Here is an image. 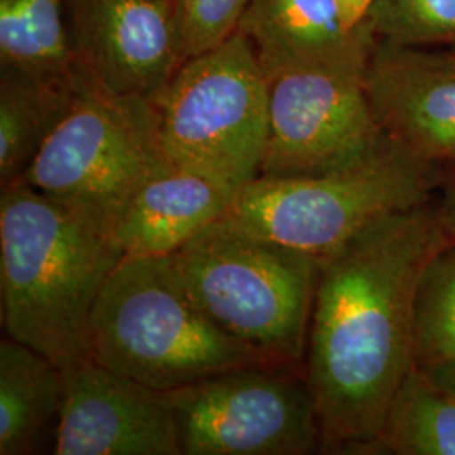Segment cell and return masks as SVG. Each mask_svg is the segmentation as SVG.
<instances>
[{
	"instance_id": "obj_1",
	"label": "cell",
	"mask_w": 455,
	"mask_h": 455,
	"mask_svg": "<svg viewBox=\"0 0 455 455\" xmlns=\"http://www.w3.org/2000/svg\"><path fill=\"white\" fill-rule=\"evenodd\" d=\"M447 242L427 203L374 221L319 260L304 373L325 452L373 454L411 366L419 280Z\"/></svg>"
},
{
	"instance_id": "obj_2",
	"label": "cell",
	"mask_w": 455,
	"mask_h": 455,
	"mask_svg": "<svg viewBox=\"0 0 455 455\" xmlns=\"http://www.w3.org/2000/svg\"><path fill=\"white\" fill-rule=\"evenodd\" d=\"M125 253L115 236L16 182L0 193L2 325L66 368L88 359L98 297Z\"/></svg>"
},
{
	"instance_id": "obj_3",
	"label": "cell",
	"mask_w": 455,
	"mask_h": 455,
	"mask_svg": "<svg viewBox=\"0 0 455 455\" xmlns=\"http://www.w3.org/2000/svg\"><path fill=\"white\" fill-rule=\"evenodd\" d=\"M88 356L152 390L268 364L196 306L171 257H124L98 297Z\"/></svg>"
},
{
	"instance_id": "obj_4",
	"label": "cell",
	"mask_w": 455,
	"mask_h": 455,
	"mask_svg": "<svg viewBox=\"0 0 455 455\" xmlns=\"http://www.w3.org/2000/svg\"><path fill=\"white\" fill-rule=\"evenodd\" d=\"M172 259L196 306L223 332L275 366L304 368L319 261L225 220Z\"/></svg>"
},
{
	"instance_id": "obj_5",
	"label": "cell",
	"mask_w": 455,
	"mask_h": 455,
	"mask_svg": "<svg viewBox=\"0 0 455 455\" xmlns=\"http://www.w3.org/2000/svg\"><path fill=\"white\" fill-rule=\"evenodd\" d=\"M440 180L439 165L387 137L363 161L332 172L259 176L235 195L221 220L319 261L374 221L430 203Z\"/></svg>"
},
{
	"instance_id": "obj_6",
	"label": "cell",
	"mask_w": 455,
	"mask_h": 455,
	"mask_svg": "<svg viewBox=\"0 0 455 455\" xmlns=\"http://www.w3.org/2000/svg\"><path fill=\"white\" fill-rule=\"evenodd\" d=\"M148 101L167 163L236 193L260 176L268 78L243 33L184 61Z\"/></svg>"
},
{
	"instance_id": "obj_7",
	"label": "cell",
	"mask_w": 455,
	"mask_h": 455,
	"mask_svg": "<svg viewBox=\"0 0 455 455\" xmlns=\"http://www.w3.org/2000/svg\"><path fill=\"white\" fill-rule=\"evenodd\" d=\"M165 164L150 101L80 75L69 112L19 182L115 236L132 197Z\"/></svg>"
},
{
	"instance_id": "obj_8",
	"label": "cell",
	"mask_w": 455,
	"mask_h": 455,
	"mask_svg": "<svg viewBox=\"0 0 455 455\" xmlns=\"http://www.w3.org/2000/svg\"><path fill=\"white\" fill-rule=\"evenodd\" d=\"M182 455H304L321 430L304 368L246 366L167 391Z\"/></svg>"
},
{
	"instance_id": "obj_9",
	"label": "cell",
	"mask_w": 455,
	"mask_h": 455,
	"mask_svg": "<svg viewBox=\"0 0 455 455\" xmlns=\"http://www.w3.org/2000/svg\"><path fill=\"white\" fill-rule=\"evenodd\" d=\"M366 69L310 66L268 78L265 178L332 172L387 140L364 88Z\"/></svg>"
},
{
	"instance_id": "obj_10",
	"label": "cell",
	"mask_w": 455,
	"mask_h": 455,
	"mask_svg": "<svg viewBox=\"0 0 455 455\" xmlns=\"http://www.w3.org/2000/svg\"><path fill=\"white\" fill-rule=\"evenodd\" d=\"M78 75L124 98L156 97L182 66L174 0H71Z\"/></svg>"
},
{
	"instance_id": "obj_11",
	"label": "cell",
	"mask_w": 455,
	"mask_h": 455,
	"mask_svg": "<svg viewBox=\"0 0 455 455\" xmlns=\"http://www.w3.org/2000/svg\"><path fill=\"white\" fill-rule=\"evenodd\" d=\"M56 455H182L167 391L83 359L63 368Z\"/></svg>"
},
{
	"instance_id": "obj_12",
	"label": "cell",
	"mask_w": 455,
	"mask_h": 455,
	"mask_svg": "<svg viewBox=\"0 0 455 455\" xmlns=\"http://www.w3.org/2000/svg\"><path fill=\"white\" fill-rule=\"evenodd\" d=\"M374 116L423 163H455V49L376 41L364 73Z\"/></svg>"
},
{
	"instance_id": "obj_13",
	"label": "cell",
	"mask_w": 455,
	"mask_h": 455,
	"mask_svg": "<svg viewBox=\"0 0 455 455\" xmlns=\"http://www.w3.org/2000/svg\"><path fill=\"white\" fill-rule=\"evenodd\" d=\"M238 31L267 78L310 66L366 69L376 46L364 24L347 29L338 0H248Z\"/></svg>"
},
{
	"instance_id": "obj_14",
	"label": "cell",
	"mask_w": 455,
	"mask_h": 455,
	"mask_svg": "<svg viewBox=\"0 0 455 455\" xmlns=\"http://www.w3.org/2000/svg\"><path fill=\"white\" fill-rule=\"evenodd\" d=\"M236 191L165 164L132 197L115 240L125 257H171L227 214Z\"/></svg>"
},
{
	"instance_id": "obj_15",
	"label": "cell",
	"mask_w": 455,
	"mask_h": 455,
	"mask_svg": "<svg viewBox=\"0 0 455 455\" xmlns=\"http://www.w3.org/2000/svg\"><path fill=\"white\" fill-rule=\"evenodd\" d=\"M63 400V368L24 342H0V455L39 452ZM56 428V427H54Z\"/></svg>"
},
{
	"instance_id": "obj_16",
	"label": "cell",
	"mask_w": 455,
	"mask_h": 455,
	"mask_svg": "<svg viewBox=\"0 0 455 455\" xmlns=\"http://www.w3.org/2000/svg\"><path fill=\"white\" fill-rule=\"evenodd\" d=\"M76 80L0 68V186L20 180L78 93Z\"/></svg>"
},
{
	"instance_id": "obj_17",
	"label": "cell",
	"mask_w": 455,
	"mask_h": 455,
	"mask_svg": "<svg viewBox=\"0 0 455 455\" xmlns=\"http://www.w3.org/2000/svg\"><path fill=\"white\" fill-rule=\"evenodd\" d=\"M71 0H0V68L76 80L69 49Z\"/></svg>"
},
{
	"instance_id": "obj_18",
	"label": "cell",
	"mask_w": 455,
	"mask_h": 455,
	"mask_svg": "<svg viewBox=\"0 0 455 455\" xmlns=\"http://www.w3.org/2000/svg\"><path fill=\"white\" fill-rule=\"evenodd\" d=\"M373 454L455 455V390L410 366L391 400Z\"/></svg>"
},
{
	"instance_id": "obj_19",
	"label": "cell",
	"mask_w": 455,
	"mask_h": 455,
	"mask_svg": "<svg viewBox=\"0 0 455 455\" xmlns=\"http://www.w3.org/2000/svg\"><path fill=\"white\" fill-rule=\"evenodd\" d=\"M411 366L455 390V242L449 240L423 268L413 304Z\"/></svg>"
},
{
	"instance_id": "obj_20",
	"label": "cell",
	"mask_w": 455,
	"mask_h": 455,
	"mask_svg": "<svg viewBox=\"0 0 455 455\" xmlns=\"http://www.w3.org/2000/svg\"><path fill=\"white\" fill-rule=\"evenodd\" d=\"M364 26L376 41L455 46V0H374Z\"/></svg>"
},
{
	"instance_id": "obj_21",
	"label": "cell",
	"mask_w": 455,
	"mask_h": 455,
	"mask_svg": "<svg viewBox=\"0 0 455 455\" xmlns=\"http://www.w3.org/2000/svg\"><path fill=\"white\" fill-rule=\"evenodd\" d=\"M248 0H174L180 61L223 43L238 31Z\"/></svg>"
},
{
	"instance_id": "obj_22",
	"label": "cell",
	"mask_w": 455,
	"mask_h": 455,
	"mask_svg": "<svg viewBox=\"0 0 455 455\" xmlns=\"http://www.w3.org/2000/svg\"><path fill=\"white\" fill-rule=\"evenodd\" d=\"M439 189V203L435 210L439 214L440 225L449 240L455 242V163L451 164V169L445 174H442Z\"/></svg>"
},
{
	"instance_id": "obj_23",
	"label": "cell",
	"mask_w": 455,
	"mask_h": 455,
	"mask_svg": "<svg viewBox=\"0 0 455 455\" xmlns=\"http://www.w3.org/2000/svg\"><path fill=\"white\" fill-rule=\"evenodd\" d=\"M339 9H341L344 24L347 29L355 31L364 24V19L368 16L374 0H338Z\"/></svg>"
},
{
	"instance_id": "obj_24",
	"label": "cell",
	"mask_w": 455,
	"mask_h": 455,
	"mask_svg": "<svg viewBox=\"0 0 455 455\" xmlns=\"http://www.w3.org/2000/svg\"><path fill=\"white\" fill-rule=\"evenodd\" d=\"M452 48H454V49H455V46H452Z\"/></svg>"
}]
</instances>
